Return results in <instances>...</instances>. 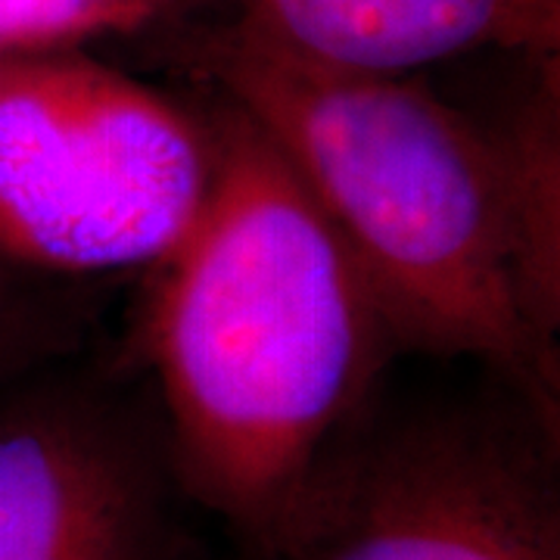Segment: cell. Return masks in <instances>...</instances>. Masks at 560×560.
<instances>
[{"label":"cell","mask_w":560,"mask_h":560,"mask_svg":"<svg viewBox=\"0 0 560 560\" xmlns=\"http://www.w3.org/2000/svg\"><path fill=\"white\" fill-rule=\"evenodd\" d=\"M560 418L486 368L460 396H377L253 560H560Z\"/></svg>","instance_id":"3"},{"label":"cell","mask_w":560,"mask_h":560,"mask_svg":"<svg viewBox=\"0 0 560 560\" xmlns=\"http://www.w3.org/2000/svg\"><path fill=\"white\" fill-rule=\"evenodd\" d=\"M215 175L197 113L69 50L0 54V261L88 278L156 268Z\"/></svg>","instance_id":"4"},{"label":"cell","mask_w":560,"mask_h":560,"mask_svg":"<svg viewBox=\"0 0 560 560\" xmlns=\"http://www.w3.org/2000/svg\"><path fill=\"white\" fill-rule=\"evenodd\" d=\"M28 275H22L16 268H10L7 261H0V346L7 342L10 327L16 324V315L22 312L20 287Z\"/></svg>","instance_id":"7"},{"label":"cell","mask_w":560,"mask_h":560,"mask_svg":"<svg viewBox=\"0 0 560 560\" xmlns=\"http://www.w3.org/2000/svg\"><path fill=\"white\" fill-rule=\"evenodd\" d=\"M184 0H0V54L69 50L138 28Z\"/></svg>","instance_id":"6"},{"label":"cell","mask_w":560,"mask_h":560,"mask_svg":"<svg viewBox=\"0 0 560 560\" xmlns=\"http://www.w3.org/2000/svg\"><path fill=\"white\" fill-rule=\"evenodd\" d=\"M219 101L275 143L405 349L558 405V135L492 131L405 75L320 66L249 22L209 40Z\"/></svg>","instance_id":"1"},{"label":"cell","mask_w":560,"mask_h":560,"mask_svg":"<svg viewBox=\"0 0 560 560\" xmlns=\"http://www.w3.org/2000/svg\"><path fill=\"white\" fill-rule=\"evenodd\" d=\"M209 119L212 187L140 342L184 492L253 555L405 342L275 143L228 103Z\"/></svg>","instance_id":"2"},{"label":"cell","mask_w":560,"mask_h":560,"mask_svg":"<svg viewBox=\"0 0 560 560\" xmlns=\"http://www.w3.org/2000/svg\"><path fill=\"white\" fill-rule=\"evenodd\" d=\"M147 381L47 359L0 377V560H202Z\"/></svg>","instance_id":"5"}]
</instances>
